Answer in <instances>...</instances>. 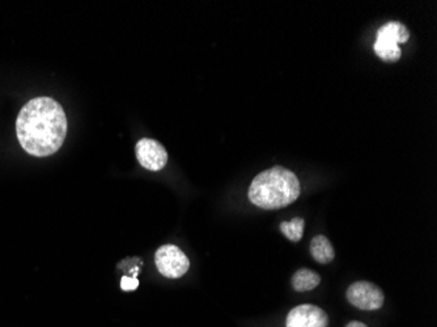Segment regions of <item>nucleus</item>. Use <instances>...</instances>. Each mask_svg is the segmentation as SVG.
I'll return each mask as SVG.
<instances>
[{"mask_svg": "<svg viewBox=\"0 0 437 327\" xmlns=\"http://www.w3.org/2000/svg\"><path fill=\"white\" fill-rule=\"evenodd\" d=\"M67 117L52 97H35L23 106L16 120L18 143L29 155H54L67 135Z\"/></svg>", "mask_w": 437, "mask_h": 327, "instance_id": "f257e3e1", "label": "nucleus"}, {"mask_svg": "<svg viewBox=\"0 0 437 327\" xmlns=\"http://www.w3.org/2000/svg\"><path fill=\"white\" fill-rule=\"evenodd\" d=\"M300 181L295 173L283 166H273L261 172L249 188V200L262 210H282L300 197Z\"/></svg>", "mask_w": 437, "mask_h": 327, "instance_id": "f03ea898", "label": "nucleus"}, {"mask_svg": "<svg viewBox=\"0 0 437 327\" xmlns=\"http://www.w3.org/2000/svg\"><path fill=\"white\" fill-rule=\"evenodd\" d=\"M154 263L161 275L178 279L189 271V258L176 245H164L154 254Z\"/></svg>", "mask_w": 437, "mask_h": 327, "instance_id": "7ed1b4c3", "label": "nucleus"}, {"mask_svg": "<svg viewBox=\"0 0 437 327\" xmlns=\"http://www.w3.org/2000/svg\"><path fill=\"white\" fill-rule=\"evenodd\" d=\"M346 297L352 306L361 310H378L385 302V294L370 282H356L348 287Z\"/></svg>", "mask_w": 437, "mask_h": 327, "instance_id": "20e7f679", "label": "nucleus"}, {"mask_svg": "<svg viewBox=\"0 0 437 327\" xmlns=\"http://www.w3.org/2000/svg\"><path fill=\"white\" fill-rule=\"evenodd\" d=\"M135 155L139 164L152 172L161 171L168 163L166 149L154 139H140L135 147Z\"/></svg>", "mask_w": 437, "mask_h": 327, "instance_id": "39448f33", "label": "nucleus"}, {"mask_svg": "<svg viewBox=\"0 0 437 327\" xmlns=\"http://www.w3.org/2000/svg\"><path fill=\"white\" fill-rule=\"evenodd\" d=\"M329 323V317L325 310L316 305H299L288 313L287 327H326Z\"/></svg>", "mask_w": 437, "mask_h": 327, "instance_id": "423d86ee", "label": "nucleus"}, {"mask_svg": "<svg viewBox=\"0 0 437 327\" xmlns=\"http://www.w3.org/2000/svg\"><path fill=\"white\" fill-rule=\"evenodd\" d=\"M378 41H385L390 43H404L410 38V32L402 23L398 21H390L386 23L385 25L381 26L378 30Z\"/></svg>", "mask_w": 437, "mask_h": 327, "instance_id": "0eeeda50", "label": "nucleus"}, {"mask_svg": "<svg viewBox=\"0 0 437 327\" xmlns=\"http://www.w3.org/2000/svg\"><path fill=\"white\" fill-rule=\"evenodd\" d=\"M310 256L321 265H327L335 258V251L329 239L319 234L310 242Z\"/></svg>", "mask_w": 437, "mask_h": 327, "instance_id": "6e6552de", "label": "nucleus"}, {"mask_svg": "<svg viewBox=\"0 0 437 327\" xmlns=\"http://www.w3.org/2000/svg\"><path fill=\"white\" fill-rule=\"evenodd\" d=\"M321 283V276L309 268H300L292 276V287L296 292H308Z\"/></svg>", "mask_w": 437, "mask_h": 327, "instance_id": "1a4fd4ad", "label": "nucleus"}, {"mask_svg": "<svg viewBox=\"0 0 437 327\" xmlns=\"http://www.w3.org/2000/svg\"><path fill=\"white\" fill-rule=\"evenodd\" d=\"M375 52L378 58L386 63H395L401 59L402 50L397 43L385 42V41H376L375 42Z\"/></svg>", "mask_w": 437, "mask_h": 327, "instance_id": "9d476101", "label": "nucleus"}, {"mask_svg": "<svg viewBox=\"0 0 437 327\" xmlns=\"http://www.w3.org/2000/svg\"><path fill=\"white\" fill-rule=\"evenodd\" d=\"M305 228V222L301 217H295L291 222H283L280 224V231L292 242H299L302 239Z\"/></svg>", "mask_w": 437, "mask_h": 327, "instance_id": "9b49d317", "label": "nucleus"}, {"mask_svg": "<svg viewBox=\"0 0 437 327\" xmlns=\"http://www.w3.org/2000/svg\"><path fill=\"white\" fill-rule=\"evenodd\" d=\"M137 287H139V282H137V277H131V276H123L122 280H120V288L123 291H135Z\"/></svg>", "mask_w": 437, "mask_h": 327, "instance_id": "f8f14e48", "label": "nucleus"}, {"mask_svg": "<svg viewBox=\"0 0 437 327\" xmlns=\"http://www.w3.org/2000/svg\"><path fill=\"white\" fill-rule=\"evenodd\" d=\"M346 327H368L367 325H364V323H361V322H358V321H352L350 322L348 325Z\"/></svg>", "mask_w": 437, "mask_h": 327, "instance_id": "ddd939ff", "label": "nucleus"}]
</instances>
